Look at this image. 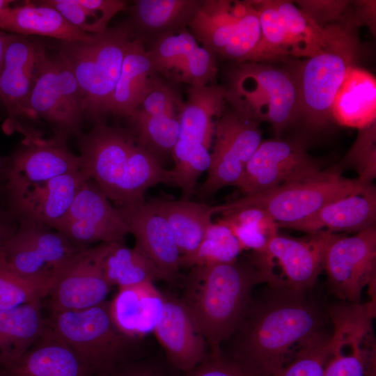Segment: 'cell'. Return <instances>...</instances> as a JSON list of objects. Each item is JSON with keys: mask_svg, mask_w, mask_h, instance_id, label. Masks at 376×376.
Segmentation results:
<instances>
[{"mask_svg": "<svg viewBox=\"0 0 376 376\" xmlns=\"http://www.w3.org/2000/svg\"><path fill=\"white\" fill-rule=\"evenodd\" d=\"M313 289L267 285L252 297L224 353L253 376L277 372L331 326L329 304Z\"/></svg>", "mask_w": 376, "mask_h": 376, "instance_id": "6da1fadb", "label": "cell"}, {"mask_svg": "<svg viewBox=\"0 0 376 376\" xmlns=\"http://www.w3.org/2000/svg\"><path fill=\"white\" fill-rule=\"evenodd\" d=\"M13 2V1L10 0H0V22L10 8V5Z\"/></svg>", "mask_w": 376, "mask_h": 376, "instance_id": "f907efd6", "label": "cell"}, {"mask_svg": "<svg viewBox=\"0 0 376 376\" xmlns=\"http://www.w3.org/2000/svg\"><path fill=\"white\" fill-rule=\"evenodd\" d=\"M0 29L24 36L51 37L62 42L89 41L95 36L74 26L55 8L42 1L10 7L0 22Z\"/></svg>", "mask_w": 376, "mask_h": 376, "instance_id": "f1b7e54d", "label": "cell"}, {"mask_svg": "<svg viewBox=\"0 0 376 376\" xmlns=\"http://www.w3.org/2000/svg\"><path fill=\"white\" fill-rule=\"evenodd\" d=\"M324 270L327 290L339 301L361 303L366 287L375 300V225L351 236L336 234L327 249Z\"/></svg>", "mask_w": 376, "mask_h": 376, "instance_id": "4fadbf2b", "label": "cell"}, {"mask_svg": "<svg viewBox=\"0 0 376 376\" xmlns=\"http://www.w3.org/2000/svg\"><path fill=\"white\" fill-rule=\"evenodd\" d=\"M190 268L180 299L208 350L221 348L241 322L254 288L263 282L249 259Z\"/></svg>", "mask_w": 376, "mask_h": 376, "instance_id": "7a4b0ae2", "label": "cell"}, {"mask_svg": "<svg viewBox=\"0 0 376 376\" xmlns=\"http://www.w3.org/2000/svg\"><path fill=\"white\" fill-rule=\"evenodd\" d=\"M41 47L24 36L9 34L0 70V96L10 119L29 116V100Z\"/></svg>", "mask_w": 376, "mask_h": 376, "instance_id": "603a6c76", "label": "cell"}, {"mask_svg": "<svg viewBox=\"0 0 376 376\" xmlns=\"http://www.w3.org/2000/svg\"><path fill=\"white\" fill-rule=\"evenodd\" d=\"M6 376H91L92 371L48 326L20 357L0 366Z\"/></svg>", "mask_w": 376, "mask_h": 376, "instance_id": "cb8c5ba5", "label": "cell"}, {"mask_svg": "<svg viewBox=\"0 0 376 376\" xmlns=\"http://www.w3.org/2000/svg\"><path fill=\"white\" fill-rule=\"evenodd\" d=\"M224 87L215 84L190 86L179 115L180 133L173 150L174 163L210 152L216 124L225 110Z\"/></svg>", "mask_w": 376, "mask_h": 376, "instance_id": "ffe728a7", "label": "cell"}, {"mask_svg": "<svg viewBox=\"0 0 376 376\" xmlns=\"http://www.w3.org/2000/svg\"><path fill=\"white\" fill-rule=\"evenodd\" d=\"M79 156L84 169L114 203L136 140L131 130L102 122L88 133L79 134Z\"/></svg>", "mask_w": 376, "mask_h": 376, "instance_id": "e0dca14e", "label": "cell"}, {"mask_svg": "<svg viewBox=\"0 0 376 376\" xmlns=\"http://www.w3.org/2000/svg\"><path fill=\"white\" fill-rule=\"evenodd\" d=\"M109 302L116 327L136 340L153 332L162 313L164 295L153 281H147L118 288Z\"/></svg>", "mask_w": 376, "mask_h": 376, "instance_id": "484cf974", "label": "cell"}, {"mask_svg": "<svg viewBox=\"0 0 376 376\" xmlns=\"http://www.w3.org/2000/svg\"><path fill=\"white\" fill-rule=\"evenodd\" d=\"M136 37L131 24L95 34L89 41L63 42L60 53L70 65L84 95V115L100 123L109 114L127 47Z\"/></svg>", "mask_w": 376, "mask_h": 376, "instance_id": "277c9868", "label": "cell"}, {"mask_svg": "<svg viewBox=\"0 0 376 376\" xmlns=\"http://www.w3.org/2000/svg\"><path fill=\"white\" fill-rule=\"evenodd\" d=\"M148 203L168 222L181 256L180 264L194 253L212 222V215L218 213L217 205L187 199L154 198Z\"/></svg>", "mask_w": 376, "mask_h": 376, "instance_id": "83f0119b", "label": "cell"}, {"mask_svg": "<svg viewBox=\"0 0 376 376\" xmlns=\"http://www.w3.org/2000/svg\"><path fill=\"white\" fill-rule=\"evenodd\" d=\"M297 6L322 26L341 18L347 7V1H299Z\"/></svg>", "mask_w": 376, "mask_h": 376, "instance_id": "7dc6e473", "label": "cell"}, {"mask_svg": "<svg viewBox=\"0 0 376 376\" xmlns=\"http://www.w3.org/2000/svg\"><path fill=\"white\" fill-rule=\"evenodd\" d=\"M47 322L92 374L132 357L134 339L125 336L115 324L109 301L82 310L50 313Z\"/></svg>", "mask_w": 376, "mask_h": 376, "instance_id": "52a82bcc", "label": "cell"}, {"mask_svg": "<svg viewBox=\"0 0 376 376\" xmlns=\"http://www.w3.org/2000/svg\"><path fill=\"white\" fill-rule=\"evenodd\" d=\"M331 334L323 376H376L375 309L370 302L329 307Z\"/></svg>", "mask_w": 376, "mask_h": 376, "instance_id": "30bf717a", "label": "cell"}, {"mask_svg": "<svg viewBox=\"0 0 376 376\" xmlns=\"http://www.w3.org/2000/svg\"><path fill=\"white\" fill-rule=\"evenodd\" d=\"M171 170L165 169L155 155L136 142L130 155L116 207L143 203L149 188L159 183H171Z\"/></svg>", "mask_w": 376, "mask_h": 376, "instance_id": "836d02e7", "label": "cell"}, {"mask_svg": "<svg viewBox=\"0 0 376 376\" xmlns=\"http://www.w3.org/2000/svg\"><path fill=\"white\" fill-rule=\"evenodd\" d=\"M198 46V40L187 29L156 37L148 50L155 74L180 82L189 58Z\"/></svg>", "mask_w": 376, "mask_h": 376, "instance_id": "d590c367", "label": "cell"}, {"mask_svg": "<svg viewBox=\"0 0 376 376\" xmlns=\"http://www.w3.org/2000/svg\"><path fill=\"white\" fill-rule=\"evenodd\" d=\"M4 160L0 157V191L3 189V171Z\"/></svg>", "mask_w": 376, "mask_h": 376, "instance_id": "816d5d0a", "label": "cell"}, {"mask_svg": "<svg viewBox=\"0 0 376 376\" xmlns=\"http://www.w3.org/2000/svg\"><path fill=\"white\" fill-rule=\"evenodd\" d=\"M375 123L359 130L354 143L343 162L353 167L361 182L370 185L376 177V132Z\"/></svg>", "mask_w": 376, "mask_h": 376, "instance_id": "ee69618b", "label": "cell"}, {"mask_svg": "<svg viewBox=\"0 0 376 376\" xmlns=\"http://www.w3.org/2000/svg\"><path fill=\"white\" fill-rule=\"evenodd\" d=\"M274 3L284 23L291 56H314L345 26L338 23L322 26L292 1L274 0Z\"/></svg>", "mask_w": 376, "mask_h": 376, "instance_id": "1f68e13d", "label": "cell"}, {"mask_svg": "<svg viewBox=\"0 0 376 376\" xmlns=\"http://www.w3.org/2000/svg\"><path fill=\"white\" fill-rule=\"evenodd\" d=\"M91 179L86 170L32 184L4 187L10 213L53 228L64 216L82 185Z\"/></svg>", "mask_w": 376, "mask_h": 376, "instance_id": "ac0fdd59", "label": "cell"}, {"mask_svg": "<svg viewBox=\"0 0 376 376\" xmlns=\"http://www.w3.org/2000/svg\"><path fill=\"white\" fill-rule=\"evenodd\" d=\"M51 286L26 279L14 272L0 258V310L44 299Z\"/></svg>", "mask_w": 376, "mask_h": 376, "instance_id": "7bdbcfd3", "label": "cell"}, {"mask_svg": "<svg viewBox=\"0 0 376 376\" xmlns=\"http://www.w3.org/2000/svg\"><path fill=\"white\" fill-rule=\"evenodd\" d=\"M336 235L322 232L296 238L277 233L263 251L252 252L249 259L267 285L311 289L324 271L326 251Z\"/></svg>", "mask_w": 376, "mask_h": 376, "instance_id": "9c48e42d", "label": "cell"}, {"mask_svg": "<svg viewBox=\"0 0 376 376\" xmlns=\"http://www.w3.org/2000/svg\"><path fill=\"white\" fill-rule=\"evenodd\" d=\"M155 75L141 38L129 43L110 105L109 113L129 117L142 101Z\"/></svg>", "mask_w": 376, "mask_h": 376, "instance_id": "f546056e", "label": "cell"}, {"mask_svg": "<svg viewBox=\"0 0 376 376\" xmlns=\"http://www.w3.org/2000/svg\"><path fill=\"white\" fill-rule=\"evenodd\" d=\"M83 249L51 227L21 220L5 243L0 258L21 276L52 288L63 269Z\"/></svg>", "mask_w": 376, "mask_h": 376, "instance_id": "7c38bea8", "label": "cell"}, {"mask_svg": "<svg viewBox=\"0 0 376 376\" xmlns=\"http://www.w3.org/2000/svg\"><path fill=\"white\" fill-rule=\"evenodd\" d=\"M331 327L324 329L287 364L270 376H323L329 352Z\"/></svg>", "mask_w": 376, "mask_h": 376, "instance_id": "b9f144b4", "label": "cell"}, {"mask_svg": "<svg viewBox=\"0 0 376 376\" xmlns=\"http://www.w3.org/2000/svg\"><path fill=\"white\" fill-rule=\"evenodd\" d=\"M14 219H16L8 211L5 212L0 210V253L6 241L17 228Z\"/></svg>", "mask_w": 376, "mask_h": 376, "instance_id": "c3c4849f", "label": "cell"}, {"mask_svg": "<svg viewBox=\"0 0 376 376\" xmlns=\"http://www.w3.org/2000/svg\"><path fill=\"white\" fill-rule=\"evenodd\" d=\"M332 119L361 130L375 123L376 79L366 70L350 67L331 104Z\"/></svg>", "mask_w": 376, "mask_h": 376, "instance_id": "4316f807", "label": "cell"}, {"mask_svg": "<svg viewBox=\"0 0 376 376\" xmlns=\"http://www.w3.org/2000/svg\"><path fill=\"white\" fill-rule=\"evenodd\" d=\"M9 34H6L4 32L0 31V70L1 68L4 52L7 41L8 40Z\"/></svg>", "mask_w": 376, "mask_h": 376, "instance_id": "681fc988", "label": "cell"}, {"mask_svg": "<svg viewBox=\"0 0 376 376\" xmlns=\"http://www.w3.org/2000/svg\"><path fill=\"white\" fill-rule=\"evenodd\" d=\"M218 221L228 226L242 249L263 251L270 239L279 233V226L263 210L244 207L222 213Z\"/></svg>", "mask_w": 376, "mask_h": 376, "instance_id": "74e56055", "label": "cell"}, {"mask_svg": "<svg viewBox=\"0 0 376 376\" xmlns=\"http://www.w3.org/2000/svg\"><path fill=\"white\" fill-rule=\"evenodd\" d=\"M371 185L342 176L338 165L309 179L220 205L219 212L256 207L265 211L279 228H284L307 218L332 201L362 191Z\"/></svg>", "mask_w": 376, "mask_h": 376, "instance_id": "8992f818", "label": "cell"}, {"mask_svg": "<svg viewBox=\"0 0 376 376\" xmlns=\"http://www.w3.org/2000/svg\"><path fill=\"white\" fill-rule=\"evenodd\" d=\"M53 228L80 248L95 243L124 242L130 233L117 208L92 179L82 185Z\"/></svg>", "mask_w": 376, "mask_h": 376, "instance_id": "9a60e30c", "label": "cell"}, {"mask_svg": "<svg viewBox=\"0 0 376 376\" xmlns=\"http://www.w3.org/2000/svg\"><path fill=\"white\" fill-rule=\"evenodd\" d=\"M189 27L202 47L237 63L249 60L260 38L252 1L203 0Z\"/></svg>", "mask_w": 376, "mask_h": 376, "instance_id": "ba28073f", "label": "cell"}, {"mask_svg": "<svg viewBox=\"0 0 376 376\" xmlns=\"http://www.w3.org/2000/svg\"><path fill=\"white\" fill-rule=\"evenodd\" d=\"M224 88L232 109L258 123H269L276 138L298 120V92L292 71L263 62L238 63Z\"/></svg>", "mask_w": 376, "mask_h": 376, "instance_id": "3957f363", "label": "cell"}, {"mask_svg": "<svg viewBox=\"0 0 376 376\" xmlns=\"http://www.w3.org/2000/svg\"><path fill=\"white\" fill-rule=\"evenodd\" d=\"M323 170L297 141L276 138L263 141L246 164L238 187L244 196L267 192L313 178Z\"/></svg>", "mask_w": 376, "mask_h": 376, "instance_id": "5bb4252c", "label": "cell"}, {"mask_svg": "<svg viewBox=\"0 0 376 376\" xmlns=\"http://www.w3.org/2000/svg\"><path fill=\"white\" fill-rule=\"evenodd\" d=\"M108 243H100L78 251L50 289V313L82 310L107 300L111 287L102 267Z\"/></svg>", "mask_w": 376, "mask_h": 376, "instance_id": "2e32d148", "label": "cell"}, {"mask_svg": "<svg viewBox=\"0 0 376 376\" xmlns=\"http://www.w3.org/2000/svg\"><path fill=\"white\" fill-rule=\"evenodd\" d=\"M252 3L258 13L260 38L248 61L267 63L290 56L286 31L274 0Z\"/></svg>", "mask_w": 376, "mask_h": 376, "instance_id": "ab89813d", "label": "cell"}, {"mask_svg": "<svg viewBox=\"0 0 376 376\" xmlns=\"http://www.w3.org/2000/svg\"><path fill=\"white\" fill-rule=\"evenodd\" d=\"M65 139L56 136L44 140H25L10 157L4 161V187L42 182L68 173L85 170L79 155L66 146Z\"/></svg>", "mask_w": 376, "mask_h": 376, "instance_id": "d6986e66", "label": "cell"}, {"mask_svg": "<svg viewBox=\"0 0 376 376\" xmlns=\"http://www.w3.org/2000/svg\"><path fill=\"white\" fill-rule=\"evenodd\" d=\"M358 42L345 26L319 52L292 71L299 98V116L311 128H323L332 119L331 104L347 69L354 65Z\"/></svg>", "mask_w": 376, "mask_h": 376, "instance_id": "5b68a950", "label": "cell"}, {"mask_svg": "<svg viewBox=\"0 0 376 376\" xmlns=\"http://www.w3.org/2000/svg\"><path fill=\"white\" fill-rule=\"evenodd\" d=\"M42 301L0 310V366L20 357L45 331Z\"/></svg>", "mask_w": 376, "mask_h": 376, "instance_id": "4dcf8cb0", "label": "cell"}, {"mask_svg": "<svg viewBox=\"0 0 376 376\" xmlns=\"http://www.w3.org/2000/svg\"><path fill=\"white\" fill-rule=\"evenodd\" d=\"M259 125L226 107L216 124L214 146L226 150L245 166L263 141Z\"/></svg>", "mask_w": 376, "mask_h": 376, "instance_id": "8d00e7d4", "label": "cell"}, {"mask_svg": "<svg viewBox=\"0 0 376 376\" xmlns=\"http://www.w3.org/2000/svg\"><path fill=\"white\" fill-rule=\"evenodd\" d=\"M201 0H137L130 12L136 28L156 37L189 25Z\"/></svg>", "mask_w": 376, "mask_h": 376, "instance_id": "d6a6232c", "label": "cell"}, {"mask_svg": "<svg viewBox=\"0 0 376 376\" xmlns=\"http://www.w3.org/2000/svg\"><path fill=\"white\" fill-rule=\"evenodd\" d=\"M171 366L185 373L206 356V341L181 301L164 295L162 313L153 331Z\"/></svg>", "mask_w": 376, "mask_h": 376, "instance_id": "7402d4cb", "label": "cell"}, {"mask_svg": "<svg viewBox=\"0 0 376 376\" xmlns=\"http://www.w3.org/2000/svg\"><path fill=\"white\" fill-rule=\"evenodd\" d=\"M242 251L228 226L219 221L212 222L194 253L183 260L181 267L234 262Z\"/></svg>", "mask_w": 376, "mask_h": 376, "instance_id": "60d3db41", "label": "cell"}, {"mask_svg": "<svg viewBox=\"0 0 376 376\" xmlns=\"http://www.w3.org/2000/svg\"><path fill=\"white\" fill-rule=\"evenodd\" d=\"M84 95L68 62L59 53L49 56L41 47L29 100V116L41 118L57 136L80 134Z\"/></svg>", "mask_w": 376, "mask_h": 376, "instance_id": "8fae6325", "label": "cell"}, {"mask_svg": "<svg viewBox=\"0 0 376 376\" xmlns=\"http://www.w3.org/2000/svg\"><path fill=\"white\" fill-rule=\"evenodd\" d=\"M104 277L112 288L130 286L160 279L152 261L136 248L124 242H109L102 263Z\"/></svg>", "mask_w": 376, "mask_h": 376, "instance_id": "e575fe53", "label": "cell"}, {"mask_svg": "<svg viewBox=\"0 0 376 376\" xmlns=\"http://www.w3.org/2000/svg\"><path fill=\"white\" fill-rule=\"evenodd\" d=\"M375 220L376 189L371 185L362 191L332 201L307 218L284 228L307 234L357 233L375 225Z\"/></svg>", "mask_w": 376, "mask_h": 376, "instance_id": "d4e9b609", "label": "cell"}, {"mask_svg": "<svg viewBox=\"0 0 376 376\" xmlns=\"http://www.w3.org/2000/svg\"><path fill=\"white\" fill-rule=\"evenodd\" d=\"M182 376H253L228 357L222 348L208 350L206 356L192 370Z\"/></svg>", "mask_w": 376, "mask_h": 376, "instance_id": "f6af8a7d", "label": "cell"}, {"mask_svg": "<svg viewBox=\"0 0 376 376\" xmlns=\"http://www.w3.org/2000/svg\"><path fill=\"white\" fill-rule=\"evenodd\" d=\"M116 207L135 238L134 247L152 261L162 280L174 281L181 267V256L165 218L146 201Z\"/></svg>", "mask_w": 376, "mask_h": 376, "instance_id": "44dd1931", "label": "cell"}, {"mask_svg": "<svg viewBox=\"0 0 376 376\" xmlns=\"http://www.w3.org/2000/svg\"><path fill=\"white\" fill-rule=\"evenodd\" d=\"M0 376H6V375H3V374L0 371Z\"/></svg>", "mask_w": 376, "mask_h": 376, "instance_id": "f5cc1de1", "label": "cell"}, {"mask_svg": "<svg viewBox=\"0 0 376 376\" xmlns=\"http://www.w3.org/2000/svg\"><path fill=\"white\" fill-rule=\"evenodd\" d=\"M91 376H180L159 363L133 357L93 373Z\"/></svg>", "mask_w": 376, "mask_h": 376, "instance_id": "bcb514c9", "label": "cell"}, {"mask_svg": "<svg viewBox=\"0 0 376 376\" xmlns=\"http://www.w3.org/2000/svg\"><path fill=\"white\" fill-rule=\"evenodd\" d=\"M180 113L142 114L134 112L129 119L136 142L155 155L172 153L180 133ZM160 160V159H159Z\"/></svg>", "mask_w": 376, "mask_h": 376, "instance_id": "f35d334b", "label": "cell"}]
</instances>
